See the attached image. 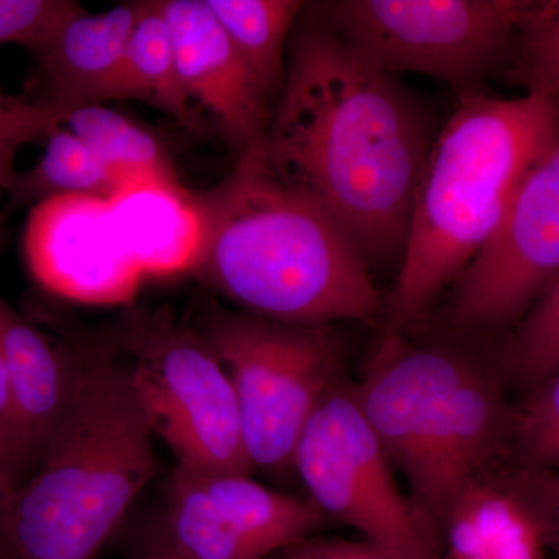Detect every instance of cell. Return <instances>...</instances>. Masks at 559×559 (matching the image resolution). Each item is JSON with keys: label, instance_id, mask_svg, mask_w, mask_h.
Listing matches in <instances>:
<instances>
[{"label": "cell", "instance_id": "6da1fadb", "mask_svg": "<svg viewBox=\"0 0 559 559\" xmlns=\"http://www.w3.org/2000/svg\"><path fill=\"white\" fill-rule=\"evenodd\" d=\"M428 109L305 9L266 135L267 170L336 221L367 263L403 255L430 146Z\"/></svg>", "mask_w": 559, "mask_h": 559}, {"label": "cell", "instance_id": "7a4b0ae2", "mask_svg": "<svg viewBox=\"0 0 559 559\" xmlns=\"http://www.w3.org/2000/svg\"><path fill=\"white\" fill-rule=\"evenodd\" d=\"M201 245L191 274L249 314L326 326L373 320L381 299L355 242L329 213L289 189L253 146L234 171L191 191Z\"/></svg>", "mask_w": 559, "mask_h": 559}, {"label": "cell", "instance_id": "3957f363", "mask_svg": "<svg viewBox=\"0 0 559 559\" xmlns=\"http://www.w3.org/2000/svg\"><path fill=\"white\" fill-rule=\"evenodd\" d=\"M559 134V103L474 92L433 139L419 178L389 329L418 322L499 229L530 168Z\"/></svg>", "mask_w": 559, "mask_h": 559}, {"label": "cell", "instance_id": "277c9868", "mask_svg": "<svg viewBox=\"0 0 559 559\" xmlns=\"http://www.w3.org/2000/svg\"><path fill=\"white\" fill-rule=\"evenodd\" d=\"M355 392L433 536L463 489L513 460L520 411L498 370L460 348L388 326Z\"/></svg>", "mask_w": 559, "mask_h": 559}, {"label": "cell", "instance_id": "5b68a950", "mask_svg": "<svg viewBox=\"0 0 559 559\" xmlns=\"http://www.w3.org/2000/svg\"><path fill=\"white\" fill-rule=\"evenodd\" d=\"M69 340L83 380L38 469L11 496L7 559H98L156 469L153 432L106 333Z\"/></svg>", "mask_w": 559, "mask_h": 559}, {"label": "cell", "instance_id": "8992f818", "mask_svg": "<svg viewBox=\"0 0 559 559\" xmlns=\"http://www.w3.org/2000/svg\"><path fill=\"white\" fill-rule=\"evenodd\" d=\"M106 336L151 432L176 455V468L250 476L234 384L200 331L167 311L130 308Z\"/></svg>", "mask_w": 559, "mask_h": 559}, {"label": "cell", "instance_id": "52a82bcc", "mask_svg": "<svg viewBox=\"0 0 559 559\" xmlns=\"http://www.w3.org/2000/svg\"><path fill=\"white\" fill-rule=\"evenodd\" d=\"M198 331L229 373L253 469L293 473L305 426L341 378L330 325H290L209 304Z\"/></svg>", "mask_w": 559, "mask_h": 559}, {"label": "cell", "instance_id": "ba28073f", "mask_svg": "<svg viewBox=\"0 0 559 559\" xmlns=\"http://www.w3.org/2000/svg\"><path fill=\"white\" fill-rule=\"evenodd\" d=\"M530 0H331L311 13L360 58L399 76L418 73L459 97L484 92L509 64Z\"/></svg>", "mask_w": 559, "mask_h": 559}, {"label": "cell", "instance_id": "9c48e42d", "mask_svg": "<svg viewBox=\"0 0 559 559\" xmlns=\"http://www.w3.org/2000/svg\"><path fill=\"white\" fill-rule=\"evenodd\" d=\"M393 465L341 378L301 432L293 473L323 518L358 530L396 559H440L432 530L400 491Z\"/></svg>", "mask_w": 559, "mask_h": 559}, {"label": "cell", "instance_id": "30bf717a", "mask_svg": "<svg viewBox=\"0 0 559 559\" xmlns=\"http://www.w3.org/2000/svg\"><path fill=\"white\" fill-rule=\"evenodd\" d=\"M323 522L310 499L245 474L176 468L164 513L138 547L165 559H271L311 538Z\"/></svg>", "mask_w": 559, "mask_h": 559}, {"label": "cell", "instance_id": "8fae6325", "mask_svg": "<svg viewBox=\"0 0 559 559\" xmlns=\"http://www.w3.org/2000/svg\"><path fill=\"white\" fill-rule=\"evenodd\" d=\"M559 278V134L530 168L499 229L460 275L450 307L457 334L516 325Z\"/></svg>", "mask_w": 559, "mask_h": 559}, {"label": "cell", "instance_id": "7c38bea8", "mask_svg": "<svg viewBox=\"0 0 559 559\" xmlns=\"http://www.w3.org/2000/svg\"><path fill=\"white\" fill-rule=\"evenodd\" d=\"M24 253L40 288L84 304H128L145 277L121 245L109 200L102 198L62 197L35 205Z\"/></svg>", "mask_w": 559, "mask_h": 559}, {"label": "cell", "instance_id": "4fadbf2b", "mask_svg": "<svg viewBox=\"0 0 559 559\" xmlns=\"http://www.w3.org/2000/svg\"><path fill=\"white\" fill-rule=\"evenodd\" d=\"M170 27L183 87L238 156L259 145L275 103L241 60L205 0H157Z\"/></svg>", "mask_w": 559, "mask_h": 559}, {"label": "cell", "instance_id": "5bb4252c", "mask_svg": "<svg viewBox=\"0 0 559 559\" xmlns=\"http://www.w3.org/2000/svg\"><path fill=\"white\" fill-rule=\"evenodd\" d=\"M440 559H544L554 527L544 469L511 462L463 489L436 530Z\"/></svg>", "mask_w": 559, "mask_h": 559}, {"label": "cell", "instance_id": "9a60e30c", "mask_svg": "<svg viewBox=\"0 0 559 559\" xmlns=\"http://www.w3.org/2000/svg\"><path fill=\"white\" fill-rule=\"evenodd\" d=\"M0 348L16 411L17 487L43 462L68 417L83 380V358L72 341L55 340L0 296Z\"/></svg>", "mask_w": 559, "mask_h": 559}, {"label": "cell", "instance_id": "2e32d148", "mask_svg": "<svg viewBox=\"0 0 559 559\" xmlns=\"http://www.w3.org/2000/svg\"><path fill=\"white\" fill-rule=\"evenodd\" d=\"M143 2L121 3L103 13L86 10L69 17L31 51L58 108L117 100L128 44Z\"/></svg>", "mask_w": 559, "mask_h": 559}, {"label": "cell", "instance_id": "e0dca14e", "mask_svg": "<svg viewBox=\"0 0 559 559\" xmlns=\"http://www.w3.org/2000/svg\"><path fill=\"white\" fill-rule=\"evenodd\" d=\"M121 245L143 275L191 271L201 245V218L180 183L140 180L109 200Z\"/></svg>", "mask_w": 559, "mask_h": 559}, {"label": "cell", "instance_id": "ac0fdd59", "mask_svg": "<svg viewBox=\"0 0 559 559\" xmlns=\"http://www.w3.org/2000/svg\"><path fill=\"white\" fill-rule=\"evenodd\" d=\"M117 100H139L200 132L205 128L180 79L170 27L157 0L143 2L138 24L128 44Z\"/></svg>", "mask_w": 559, "mask_h": 559}, {"label": "cell", "instance_id": "d6986e66", "mask_svg": "<svg viewBox=\"0 0 559 559\" xmlns=\"http://www.w3.org/2000/svg\"><path fill=\"white\" fill-rule=\"evenodd\" d=\"M227 38L272 102L288 69L290 38L308 3L297 0H205Z\"/></svg>", "mask_w": 559, "mask_h": 559}, {"label": "cell", "instance_id": "ffe728a7", "mask_svg": "<svg viewBox=\"0 0 559 559\" xmlns=\"http://www.w3.org/2000/svg\"><path fill=\"white\" fill-rule=\"evenodd\" d=\"M62 127L87 146L120 189L140 180L180 183L156 134L103 103L69 109Z\"/></svg>", "mask_w": 559, "mask_h": 559}, {"label": "cell", "instance_id": "44dd1931", "mask_svg": "<svg viewBox=\"0 0 559 559\" xmlns=\"http://www.w3.org/2000/svg\"><path fill=\"white\" fill-rule=\"evenodd\" d=\"M120 190L100 160L68 128H58L46 139V150L33 167L17 171L7 191L5 213L35 207L62 197L110 200Z\"/></svg>", "mask_w": 559, "mask_h": 559}, {"label": "cell", "instance_id": "7402d4cb", "mask_svg": "<svg viewBox=\"0 0 559 559\" xmlns=\"http://www.w3.org/2000/svg\"><path fill=\"white\" fill-rule=\"evenodd\" d=\"M498 373L528 392L559 370V278L516 323L500 349Z\"/></svg>", "mask_w": 559, "mask_h": 559}, {"label": "cell", "instance_id": "603a6c76", "mask_svg": "<svg viewBox=\"0 0 559 559\" xmlns=\"http://www.w3.org/2000/svg\"><path fill=\"white\" fill-rule=\"evenodd\" d=\"M506 69L527 95L559 103V0H530Z\"/></svg>", "mask_w": 559, "mask_h": 559}, {"label": "cell", "instance_id": "cb8c5ba5", "mask_svg": "<svg viewBox=\"0 0 559 559\" xmlns=\"http://www.w3.org/2000/svg\"><path fill=\"white\" fill-rule=\"evenodd\" d=\"M68 110L50 102H28L0 90V197L16 178L17 153L25 145L46 140L64 124Z\"/></svg>", "mask_w": 559, "mask_h": 559}, {"label": "cell", "instance_id": "d4e9b609", "mask_svg": "<svg viewBox=\"0 0 559 559\" xmlns=\"http://www.w3.org/2000/svg\"><path fill=\"white\" fill-rule=\"evenodd\" d=\"M513 462L538 469H559V370L532 390L518 407Z\"/></svg>", "mask_w": 559, "mask_h": 559}, {"label": "cell", "instance_id": "484cf974", "mask_svg": "<svg viewBox=\"0 0 559 559\" xmlns=\"http://www.w3.org/2000/svg\"><path fill=\"white\" fill-rule=\"evenodd\" d=\"M80 10L72 0H0V46L38 49Z\"/></svg>", "mask_w": 559, "mask_h": 559}, {"label": "cell", "instance_id": "4316f807", "mask_svg": "<svg viewBox=\"0 0 559 559\" xmlns=\"http://www.w3.org/2000/svg\"><path fill=\"white\" fill-rule=\"evenodd\" d=\"M280 559H396L370 543L307 538L283 551Z\"/></svg>", "mask_w": 559, "mask_h": 559}, {"label": "cell", "instance_id": "83f0119b", "mask_svg": "<svg viewBox=\"0 0 559 559\" xmlns=\"http://www.w3.org/2000/svg\"><path fill=\"white\" fill-rule=\"evenodd\" d=\"M17 460H20V439H17L16 411H14L9 369L0 348V462L5 465L16 488L20 484Z\"/></svg>", "mask_w": 559, "mask_h": 559}, {"label": "cell", "instance_id": "f1b7e54d", "mask_svg": "<svg viewBox=\"0 0 559 559\" xmlns=\"http://www.w3.org/2000/svg\"><path fill=\"white\" fill-rule=\"evenodd\" d=\"M546 477L547 495H549L551 527H554V540L551 549L559 555V469H544Z\"/></svg>", "mask_w": 559, "mask_h": 559}, {"label": "cell", "instance_id": "f546056e", "mask_svg": "<svg viewBox=\"0 0 559 559\" xmlns=\"http://www.w3.org/2000/svg\"><path fill=\"white\" fill-rule=\"evenodd\" d=\"M16 485L7 471L5 465L0 462V559H7L5 544H3V521H5L7 509Z\"/></svg>", "mask_w": 559, "mask_h": 559}, {"label": "cell", "instance_id": "4dcf8cb0", "mask_svg": "<svg viewBox=\"0 0 559 559\" xmlns=\"http://www.w3.org/2000/svg\"><path fill=\"white\" fill-rule=\"evenodd\" d=\"M7 223H9V213H0V252H2L3 246H5L7 242V237H9V227H7Z\"/></svg>", "mask_w": 559, "mask_h": 559}, {"label": "cell", "instance_id": "1f68e13d", "mask_svg": "<svg viewBox=\"0 0 559 559\" xmlns=\"http://www.w3.org/2000/svg\"><path fill=\"white\" fill-rule=\"evenodd\" d=\"M130 559H165L162 557H157V555L150 554V551L143 550V549H135L134 554L131 555ZM274 559V558H271Z\"/></svg>", "mask_w": 559, "mask_h": 559}]
</instances>
